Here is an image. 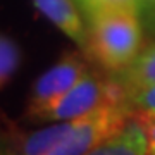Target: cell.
<instances>
[{
    "mask_svg": "<svg viewBox=\"0 0 155 155\" xmlns=\"http://www.w3.org/2000/svg\"><path fill=\"white\" fill-rule=\"evenodd\" d=\"M133 119L126 104H104L76 119L11 138L17 155H86Z\"/></svg>",
    "mask_w": 155,
    "mask_h": 155,
    "instance_id": "obj_1",
    "label": "cell"
},
{
    "mask_svg": "<svg viewBox=\"0 0 155 155\" xmlns=\"http://www.w3.org/2000/svg\"><path fill=\"white\" fill-rule=\"evenodd\" d=\"M143 31L138 12L109 11L86 19L84 55L104 72H116L141 52Z\"/></svg>",
    "mask_w": 155,
    "mask_h": 155,
    "instance_id": "obj_2",
    "label": "cell"
},
{
    "mask_svg": "<svg viewBox=\"0 0 155 155\" xmlns=\"http://www.w3.org/2000/svg\"><path fill=\"white\" fill-rule=\"evenodd\" d=\"M104 104H117L114 84L107 74L100 76L98 72L90 71L55 100L35 109H26V116L33 121L50 124L76 119Z\"/></svg>",
    "mask_w": 155,
    "mask_h": 155,
    "instance_id": "obj_3",
    "label": "cell"
},
{
    "mask_svg": "<svg viewBox=\"0 0 155 155\" xmlns=\"http://www.w3.org/2000/svg\"><path fill=\"white\" fill-rule=\"evenodd\" d=\"M86 72H90L86 55L66 54L57 64L47 69L35 81L29 95L28 109H35L55 100L67 90H71Z\"/></svg>",
    "mask_w": 155,
    "mask_h": 155,
    "instance_id": "obj_4",
    "label": "cell"
},
{
    "mask_svg": "<svg viewBox=\"0 0 155 155\" xmlns=\"http://www.w3.org/2000/svg\"><path fill=\"white\" fill-rule=\"evenodd\" d=\"M36 9L55 28L83 50L86 45V24L74 0H33Z\"/></svg>",
    "mask_w": 155,
    "mask_h": 155,
    "instance_id": "obj_5",
    "label": "cell"
},
{
    "mask_svg": "<svg viewBox=\"0 0 155 155\" xmlns=\"http://www.w3.org/2000/svg\"><path fill=\"white\" fill-rule=\"evenodd\" d=\"M86 155H147V131L140 119H131L119 133L90 150Z\"/></svg>",
    "mask_w": 155,
    "mask_h": 155,
    "instance_id": "obj_6",
    "label": "cell"
},
{
    "mask_svg": "<svg viewBox=\"0 0 155 155\" xmlns=\"http://www.w3.org/2000/svg\"><path fill=\"white\" fill-rule=\"evenodd\" d=\"M107 76L124 90L155 84V43L141 48L136 59L121 71L107 72Z\"/></svg>",
    "mask_w": 155,
    "mask_h": 155,
    "instance_id": "obj_7",
    "label": "cell"
},
{
    "mask_svg": "<svg viewBox=\"0 0 155 155\" xmlns=\"http://www.w3.org/2000/svg\"><path fill=\"white\" fill-rule=\"evenodd\" d=\"M124 91H126L124 102L131 109L134 119L140 121L155 119V84L124 90Z\"/></svg>",
    "mask_w": 155,
    "mask_h": 155,
    "instance_id": "obj_8",
    "label": "cell"
},
{
    "mask_svg": "<svg viewBox=\"0 0 155 155\" xmlns=\"http://www.w3.org/2000/svg\"><path fill=\"white\" fill-rule=\"evenodd\" d=\"M21 62V50L14 40L0 35V90L14 76Z\"/></svg>",
    "mask_w": 155,
    "mask_h": 155,
    "instance_id": "obj_9",
    "label": "cell"
},
{
    "mask_svg": "<svg viewBox=\"0 0 155 155\" xmlns=\"http://www.w3.org/2000/svg\"><path fill=\"white\" fill-rule=\"evenodd\" d=\"M84 19L109 11H129L140 14V0H74Z\"/></svg>",
    "mask_w": 155,
    "mask_h": 155,
    "instance_id": "obj_10",
    "label": "cell"
},
{
    "mask_svg": "<svg viewBox=\"0 0 155 155\" xmlns=\"http://www.w3.org/2000/svg\"><path fill=\"white\" fill-rule=\"evenodd\" d=\"M147 131V155H155V119L141 121Z\"/></svg>",
    "mask_w": 155,
    "mask_h": 155,
    "instance_id": "obj_11",
    "label": "cell"
},
{
    "mask_svg": "<svg viewBox=\"0 0 155 155\" xmlns=\"http://www.w3.org/2000/svg\"><path fill=\"white\" fill-rule=\"evenodd\" d=\"M140 14H143L150 24H153L155 22V0H140Z\"/></svg>",
    "mask_w": 155,
    "mask_h": 155,
    "instance_id": "obj_12",
    "label": "cell"
},
{
    "mask_svg": "<svg viewBox=\"0 0 155 155\" xmlns=\"http://www.w3.org/2000/svg\"><path fill=\"white\" fill-rule=\"evenodd\" d=\"M0 155H17L11 143V138L7 136H0Z\"/></svg>",
    "mask_w": 155,
    "mask_h": 155,
    "instance_id": "obj_13",
    "label": "cell"
},
{
    "mask_svg": "<svg viewBox=\"0 0 155 155\" xmlns=\"http://www.w3.org/2000/svg\"><path fill=\"white\" fill-rule=\"evenodd\" d=\"M150 26H152V29H153V31H155V22H153V24H150Z\"/></svg>",
    "mask_w": 155,
    "mask_h": 155,
    "instance_id": "obj_14",
    "label": "cell"
}]
</instances>
